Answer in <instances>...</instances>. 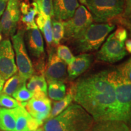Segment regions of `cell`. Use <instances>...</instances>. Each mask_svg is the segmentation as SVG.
<instances>
[{"mask_svg":"<svg viewBox=\"0 0 131 131\" xmlns=\"http://www.w3.org/2000/svg\"><path fill=\"white\" fill-rule=\"evenodd\" d=\"M43 75L48 84L52 82L64 83L68 80L66 64L54 51L49 53L47 63L44 68Z\"/></svg>","mask_w":131,"mask_h":131,"instance_id":"10","label":"cell"},{"mask_svg":"<svg viewBox=\"0 0 131 131\" xmlns=\"http://www.w3.org/2000/svg\"><path fill=\"white\" fill-rule=\"evenodd\" d=\"M8 2V0H0V16H2Z\"/></svg>","mask_w":131,"mask_h":131,"instance_id":"34","label":"cell"},{"mask_svg":"<svg viewBox=\"0 0 131 131\" xmlns=\"http://www.w3.org/2000/svg\"><path fill=\"white\" fill-rule=\"evenodd\" d=\"M20 103L17 101L14 98L8 95L3 94H0V107L12 109L20 106Z\"/></svg>","mask_w":131,"mask_h":131,"instance_id":"28","label":"cell"},{"mask_svg":"<svg viewBox=\"0 0 131 131\" xmlns=\"http://www.w3.org/2000/svg\"><path fill=\"white\" fill-rule=\"evenodd\" d=\"M80 2L82 4H84L85 6H87V2H86V0H79Z\"/></svg>","mask_w":131,"mask_h":131,"instance_id":"37","label":"cell"},{"mask_svg":"<svg viewBox=\"0 0 131 131\" xmlns=\"http://www.w3.org/2000/svg\"><path fill=\"white\" fill-rule=\"evenodd\" d=\"M94 119L77 103H71L56 117L46 121L44 131H92Z\"/></svg>","mask_w":131,"mask_h":131,"instance_id":"2","label":"cell"},{"mask_svg":"<svg viewBox=\"0 0 131 131\" xmlns=\"http://www.w3.org/2000/svg\"><path fill=\"white\" fill-rule=\"evenodd\" d=\"M37 12L42 13L47 16H53V0H34Z\"/></svg>","mask_w":131,"mask_h":131,"instance_id":"25","label":"cell"},{"mask_svg":"<svg viewBox=\"0 0 131 131\" xmlns=\"http://www.w3.org/2000/svg\"><path fill=\"white\" fill-rule=\"evenodd\" d=\"M12 41L18 75L23 79L27 81L34 75V68L26 50L24 31L23 30L18 31L12 36Z\"/></svg>","mask_w":131,"mask_h":131,"instance_id":"6","label":"cell"},{"mask_svg":"<svg viewBox=\"0 0 131 131\" xmlns=\"http://www.w3.org/2000/svg\"><path fill=\"white\" fill-rule=\"evenodd\" d=\"M71 88L73 100L89 113L95 122L111 120L115 95L108 80L107 70L80 78Z\"/></svg>","mask_w":131,"mask_h":131,"instance_id":"1","label":"cell"},{"mask_svg":"<svg viewBox=\"0 0 131 131\" xmlns=\"http://www.w3.org/2000/svg\"><path fill=\"white\" fill-rule=\"evenodd\" d=\"M127 54L124 42L119 41L112 34L98 52L96 58L100 61L114 63L122 60Z\"/></svg>","mask_w":131,"mask_h":131,"instance_id":"9","label":"cell"},{"mask_svg":"<svg viewBox=\"0 0 131 131\" xmlns=\"http://www.w3.org/2000/svg\"><path fill=\"white\" fill-rule=\"evenodd\" d=\"M23 131H36V130H28V129H26V130H24Z\"/></svg>","mask_w":131,"mask_h":131,"instance_id":"42","label":"cell"},{"mask_svg":"<svg viewBox=\"0 0 131 131\" xmlns=\"http://www.w3.org/2000/svg\"><path fill=\"white\" fill-rule=\"evenodd\" d=\"M92 61V55L89 53H81L75 57L73 63L69 64L67 68L69 80L76 79L85 72L90 68Z\"/></svg>","mask_w":131,"mask_h":131,"instance_id":"15","label":"cell"},{"mask_svg":"<svg viewBox=\"0 0 131 131\" xmlns=\"http://www.w3.org/2000/svg\"><path fill=\"white\" fill-rule=\"evenodd\" d=\"M53 16L59 21H66L72 18L80 6L78 0H53Z\"/></svg>","mask_w":131,"mask_h":131,"instance_id":"14","label":"cell"},{"mask_svg":"<svg viewBox=\"0 0 131 131\" xmlns=\"http://www.w3.org/2000/svg\"><path fill=\"white\" fill-rule=\"evenodd\" d=\"M42 129H43L42 128H38L36 131H42Z\"/></svg>","mask_w":131,"mask_h":131,"instance_id":"40","label":"cell"},{"mask_svg":"<svg viewBox=\"0 0 131 131\" xmlns=\"http://www.w3.org/2000/svg\"><path fill=\"white\" fill-rule=\"evenodd\" d=\"M73 100V93L72 89L70 87L68 91V93L66 94L63 99L60 101H57L53 103V106L51 108L49 118H52L56 117L58 114L61 113L72 103Z\"/></svg>","mask_w":131,"mask_h":131,"instance_id":"20","label":"cell"},{"mask_svg":"<svg viewBox=\"0 0 131 131\" xmlns=\"http://www.w3.org/2000/svg\"><path fill=\"white\" fill-rule=\"evenodd\" d=\"M52 29L53 44L55 46H56L60 45V41L64 38V27L63 21L53 19L52 22Z\"/></svg>","mask_w":131,"mask_h":131,"instance_id":"24","label":"cell"},{"mask_svg":"<svg viewBox=\"0 0 131 131\" xmlns=\"http://www.w3.org/2000/svg\"><path fill=\"white\" fill-rule=\"evenodd\" d=\"M26 41L30 54L37 60L38 68L43 73L44 60H45V47L44 42L40 31L38 28L27 30L26 34Z\"/></svg>","mask_w":131,"mask_h":131,"instance_id":"13","label":"cell"},{"mask_svg":"<svg viewBox=\"0 0 131 131\" xmlns=\"http://www.w3.org/2000/svg\"><path fill=\"white\" fill-rule=\"evenodd\" d=\"M5 80H4L3 79V78L1 77V75H0V82H1V83H4Z\"/></svg>","mask_w":131,"mask_h":131,"instance_id":"38","label":"cell"},{"mask_svg":"<svg viewBox=\"0 0 131 131\" xmlns=\"http://www.w3.org/2000/svg\"><path fill=\"white\" fill-rule=\"evenodd\" d=\"M31 117L34 118L40 126L49 118L51 111V101L42 92H37L27 102L20 103Z\"/></svg>","mask_w":131,"mask_h":131,"instance_id":"8","label":"cell"},{"mask_svg":"<svg viewBox=\"0 0 131 131\" xmlns=\"http://www.w3.org/2000/svg\"><path fill=\"white\" fill-rule=\"evenodd\" d=\"M57 54L66 64H70L74 61L75 57L69 48L65 45H58L57 47Z\"/></svg>","mask_w":131,"mask_h":131,"instance_id":"26","label":"cell"},{"mask_svg":"<svg viewBox=\"0 0 131 131\" xmlns=\"http://www.w3.org/2000/svg\"><path fill=\"white\" fill-rule=\"evenodd\" d=\"M4 83H1V82H0V94H1V92H2L3 88V86H4Z\"/></svg>","mask_w":131,"mask_h":131,"instance_id":"36","label":"cell"},{"mask_svg":"<svg viewBox=\"0 0 131 131\" xmlns=\"http://www.w3.org/2000/svg\"><path fill=\"white\" fill-rule=\"evenodd\" d=\"M117 71L120 73L123 77L126 79L131 81L130 74H131V62L130 59L124 62L122 64L118 66L117 69Z\"/></svg>","mask_w":131,"mask_h":131,"instance_id":"30","label":"cell"},{"mask_svg":"<svg viewBox=\"0 0 131 131\" xmlns=\"http://www.w3.org/2000/svg\"><path fill=\"white\" fill-rule=\"evenodd\" d=\"M12 111L15 118V128L14 131H23L28 129L27 125L31 116L25 108L20 105L12 109Z\"/></svg>","mask_w":131,"mask_h":131,"instance_id":"19","label":"cell"},{"mask_svg":"<svg viewBox=\"0 0 131 131\" xmlns=\"http://www.w3.org/2000/svg\"><path fill=\"white\" fill-rule=\"evenodd\" d=\"M26 87L34 94L37 92H42L47 95V83L43 74L33 75L29 79Z\"/></svg>","mask_w":131,"mask_h":131,"instance_id":"21","label":"cell"},{"mask_svg":"<svg viewBox=\"0 0 131 131\" xmlns=\"http://www.w3.org/2000/svg\"><path fill=\"white\" fill-rule=\"evenodd\" d=\"M124 44H125V49L128 52V53H131V41L130 39L129 40H127L126 41L124 42Z\"/></svg>","mask_w":131,"mask_h":131,"instance_id":"35","label":"cell"},{"mask_svg":"<svg viewBox=\"0 0 131 131\" xmlns=\"http://www.w3.org/2000/svg\"><path fill=\"white\" fill-rule=\"evenodd\" d=\"M3 40V37H2V35H1V34L0 33V41H1Z\"/></svg>","mask_w":131,"mask_h":131,"instance_id":"39","label":"cell"},{"mask_svg":"<svg viewBox=\"0 0 131 131\" xmlns=\"http://www.w3.org/2000/svg\"><path fill=\"white\" fill-rule=\"evenodd\" d=\"M115 37L119 41L124 42L127 38V32L125 29L122 27H118V29L113 33Z\"/></svg>","mask_w":131,"mask_h":131,"instance_id":"31","label":"cell"},{"mask_svg":"<svg viewBox=\"0 0 131 131\" xmlns=\"http://www.w3.org/2000/svg\"><path fill=\"white\" fill-rule=\"evenodd\" d=\"M107 78L115 95V105L111 120L127 123L131 114V81L123 77L117 70H107Z\"/></svg>","mask_w":131,"mask_h":131,"instance_id":"3","label":"cell"},{"mask_svg":"<svg viewBox=\"0 0 131 131\" xmlns=\"http://www.w3.org/2000/svg\"><path fill=\"white\" fill-rule=\"evenodd\" d=\"M20 16L19 0H8L0 20L2 32L6 37H12L15 34Z\"/></svg>","mask_w":131,"mask_h":131,"instance_id":"12","label":"cell"},{"mask_svg":"<svg viewBox=\"0 0 131 131\" xmlns=\"http://www.w3.org/2000/svg\"><path fill=\"white\" fill-rule=\"evenodd\" d=\"M42 131H44V130H43V129H42Z\"/></svg>","mask_w":131,"mask_h":131,"instance_id":"43","label":"cell"},{"mask_svg":"<svg viewBox=\"0 0 131 131\" xmlns=\"http://www.w3.org/2000/svg\"><path fill=\"white\" fill-rule=\"evenodd\" d=\"M15 128V118L12 109L0 107V130L14 131Z\"/></svg>","mask_w":131,"mask_h":131,"instance_id":"18","label":"cell"},{"mask_svg":"<svg viewBox=\"0 0 131 131\" xmlns=\"http://www.w3.org/2000/svg\"><path fill=\"white\" fill-rule=\"evenodd\" d=\"M92 16L84 6H80L73 16L68 20L63 21L64 27L65 39L77 38L88 26L92 24Z\"/></svg>","mask_w":131,"mask_h":131,"instance_id":"7","label":"cell"},{"mask_svg":"<svg viewBox=\"0 0 131 131\" xmlns=\"http://www.w3.org/2000/svg\"></svg>","mask_w":131,"mask_h":131,"instance_id":"44","label":"cell"},{"mask_svg":"<svg viewBox=\"0 0 131 131\" xmlns=\"http://www.w3.org/2000/svg\"><path fill=\"white\" fill-rule=\"evenodd\" d=\"M37 19H36V24H37L38 28L39 30H42L44 26H45V22L46 21L47 16L45 15V14L41 12H38L37 15Z\"/></svg>","mask_w":131,"mask_h":131,"instance_id":"33","label":"cell"},{"mask_svg":"<svg viewBox=\"0 0 131 131\" xmlns=\"http://www.w3.org/2000/svg\"><path fill=\"white\" fill-rule=\"evenodd\" d=\"M66 86L64 83L60 82H52L49 83L48 95L49 98L55 101H60L66 95Z\"/></svg>","mask_w":131,"mask_h":131,"instance_id":"23","label":"cell"},{"mask_svg":"<svg viewBox=\"0 0 131 131\" xmlns=\"http://www.w3.org/2000/svg\"><path fill=\"white\" fill-rule=\"evenodd\" d=\"M34 95V93L27 89L26 84H24L12 95V96L19 103H24L29 101Z\"/></svg>","mask_w":131,"mask_h":131,"instance_id":"27","label":"cell"},{"mask_svg":"<svg viewBox=\"0 0 131 131\" xmlns=\"http://www.w3.org/2000/svg\"><path fill=\"white\" fill-rule=\"evenodd\" d=\"M19 10L21 14V21L26 25L27 30L38 28L35 19L37 15V9L34 3L29 4L26 2H22L19 4Z\"/></svg>","mask_w":131,"mask_h":131,"instance_id":"16","label":"cell"},{"mask_svg":"<svg viewBox=\"0 0 131 131\" xmlns=\"http://www.w3.org/2000/svg\"><path fill=\"white\" fill-rule=\"evenodd\" d=\"M114 29L115 25L112 24H91L75 39L77 49L83 53L98 50Z\"/></svg>","mask_w":131,"mask_h":131,"instance_id":"4","label":"cell"},{"mask_svg":"<svg viewBox=\"0 0 131 131\" xmlns=\"http://www.w3.org/2000/svg\"><path fill=\"white\" fill-rule=\"evenodd\" d=\"M124 1V8L123 12L124 13L123 18H124V22L127 23L129 24L128 21L126 20L127 18V20L130 18V12H131V0H123Z\"/></svg>","mask_w":131,"mask_h":131,"instance_id":"32","label":"cell"},{"mask_svg":"<svg viewBox=\"0 0 131 131\" xmlns=\"http://www.w3.org/2000/svg\"><path fill=\"white\" fill-rule=\"evenodd\" d=\"M92 131H130L127 123L117 120L95 122Z\"/></svg>","mask_w":131,"mask_h":131,"instance_id":"17","label":"cell"},{"mask_svg":"<svg viewBox=\"0 0 131 131\" xmlns=\"http://www.w3.org/2000/svg\"><path fill=\"white\" fill-rule=\"evenodd\" d=\"M93 19L98 23L107 22L122 14L123 0H86Z\"/></svg>","mask_w":131,"mask_h":131,"instance_id":"5","label":"cell"},{"mask_svg":"<svg viewBox=\"0 0 131 131\" xmlns=\"http://www.w3.org/2000/svg\"><path fill=\"white\" fill-rule=\"evenodd\" d=\"M2 32V29H1V22H0V33L1 34Z\"/></svg>","mask_w":131,"mask_h":131,"instance_id":"41","label":"cell"},{"mask_svg":"<svg viewBox=\"0 0 131 131\" xmlns=\"http://www.w3.org/2000/svg\"><path fill=\"white\" fill-rule=\"evenodd\" d=\"M42 32H43L45 40L46 41L48 46L53 45V37H52V21L51 18L47 16L45 26L42 29Z\"/></svg>","mask_w":131,"mask_h":131,"instance_id":"29","label":"cell"},{"mask_svg":"<svg viewBox=\"0 0 131 131\" xmlns=\"http://www.w3.org/2000/svg\"><path fill=\"white\" fill-rule=\"evenodd\" d=\"M24 84H26V81L23 79L18 73H15L7 80L3 86L1 93L12 96V95Z\"/></svg>","mask_w":131,"mask_h":131,"instance_id":"22","label":"cell"},{"mask_svg":"<svg viewBox=\"0 0 131 131\" xmlns=\"http://www.w3.org/2000/svg\"><path fill=\"white\" fill-rule=\"evenodd\" d=\"M18 72L12 45L9 39L0 41V75L6 80Z\"/></svg>","mask_w":131,"mask_h":131,"instance_id":"11","label":"cell"}]
</instances>
